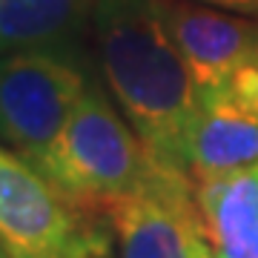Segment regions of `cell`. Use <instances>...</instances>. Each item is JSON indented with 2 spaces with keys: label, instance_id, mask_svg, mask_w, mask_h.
<instances>
[{
  "label": "cell",
  "instance_id": "6da1fadb",
  "mask_svg": "<svg viewBox=\"0 0 258 258\" xmlns=\"http://www.w3.org/2000/svg\"><path fill=\"white\" fill-rule=\"evenodd\" d=\"M92 32L106 92L161 164L189 172L201 89L158 0H95Z\"/></svg>",
  "mask_w": 258,
  "mask_h": 258
},
{
  "label": "cell",
  "instance_id": "7a4b0ae2",
  "mask_svg": "<svg viewBox=\"0 0 258 258\" xmlns=\"http://www.w3.org/2000/svg\"><path fill=\"white\" fill-rule=\"evenodd\" d=\"M155 164L112 95L92 83L35 169L75 210H106L138 189Z\"/></svg>",
  "mask_w": 258,
  "mask_h": 258
},
{
  "label": "cell",
  "instance_id": "3957f363",
  "mask_svg": "<svg viewBox=\"0 0 258 258\" xmlns=\"http://www.w3.org/2000/svg\"><path fill=\"white\" fill-rule=\"evenodd\" d=\"M92 81L63 49H29L0 57V141L37 166L63 132Z\"/></svg>",
  "mask_w": 258,
  "mask_h": 258
},
{
  "label": "cell",
  "instance_id": "277c9868",
  "mask_svg": "<svg viewBox=\"0 0 258 258\" xmlns=\"http://www.w3.org/2000/svg\"><path fill=\"white\" fill-rule=\"evenodd\" d=\"M103 215L118 258H195L204 241L189 172L161 161L138 189L112 201Z\"/></svg>",
  "mask_w": 258,
  "mask_h": 258
},
{
  "label": "cell",
  "instance_id": "5b68a950",
  "mask_svg": "<svg viewBox=\"0 0 258 258\" xmlns=\"http://www.w3.org/2000/svg\"><path fill=\"white\" fill-rule=\"evenodd\" d=\"M78 212L18 152H0V244L12 258H69L81 238Z\"/></svg>",
  "mask_w": 258,
  "mask_h": 258
},
{
  "label": "cell",
  "instance_id": "8992f818",
  "mask_svg": "<svg viewBox=\"0 0 258 258\" xmlns=\"http://www.w3.org/2000/svg\"><path fill=\"white\" fill-rule=\"evenodd\" d=\"M258 164V63L201 89L189 135L195 178Z\"/></svg>",
  "mask_w": 258,
  "mask_h": 258
},
{
  "label": "cell",
  "instance_id": "52a82bcc",
  "mask_svg": "<svg viewBox=\"0 0 258 258\" xmlns=\"http://www.w3.org/2000/svg\"><path fill=\"white\" fill-rule=\"evenodd\" d=\"M158 9L184 52L198 89L258 63V18L195 0H158Z\"/></svg>",
  "mask_w": 258,
  "mask_h": 258
},
{
  "label": "cell",
  "instance_id": "ba28073f",
  "mask_svg": "<svg viewBox=\"0 0 258 258\" xmlns=\"http://www.w3.org/2000/svg\"><path fill=\"white\" fill-rule=\"evenodd\" d=\"M195 201L212 255L258 258V164L201 175Z\"/></svg>",
  "mask_w": 258,
  "mask_h": 258
},
{
  "label": "cell",
  "instance_id": "9c48e42d",
  "mask_svg": "<svg viewBox=\"0 0 258 258\" xmlns=\"http://www.w3.org/2000/svg\"><path fill=\"white\" fill-rule=\"evenodd\" d=\"M95 0H0V57L29 49H63L86 20Z\"/></svg>",
  "mask_w": 258,
  "mask_h": 258
},
{
  "label": "cell",
  "instance_id": "30bf717a",
  "mask_svg": "<svg viewBox=\"0 0 258 258\" xmlns=\"http://www.w3.org/2000/svg\"><path fill=\"white\" fill-rule=\"evenodd\" d=\"M69 258H118L115 247H112L109 232L98 227V224H86L78 238V247L72 249Z\"/></svg>",
  "mask_w": 258,
  "mask_h": 258
},
{
  "label": "cell",
  "instance_id": "8fae6325",
  "mask_svg": "<svg viewBox=\"0 0 258 258\" xmlns=\"http://www.w3.org/2000/svg\"><path fill=\"white\" fill-rule=\"evenodd\" d=\"M195 3L215 6V9H224V12H235V15L258 18V0H195Z\"/></svg>",
  "mask_w": 258,
  "mask_h": 258
},
{
  "label": "cell",
  "instance_id": "7c38bea8",
  "mask_svg": "<svg viewBox=\"0 0 258 258\" xmlns=\"http://www.w3.org/2000/svg\"><path fill=\"white\" fill-rule=\"evenodd\" d=\"M195 258H215V255H212V249H210V244H207V241H201V247H198Z\"/></svg>",
  "mask_w": 258,
  "mask_h": 258
},
{
  "label": "cell",
  "instance_id": "4fadbf2b",
  "mask_svg": "<svg viewBox=\"0 0 258 258\" xmlns=\"http://www.w3.org/2000/svg\"><path fill=\"white\" fill-rule=\"evenodd\" d=\"M0 258H12V252L6 247H3V244H0Z\"/></svg>",
  "mask_w": 258,
  "mask_h": 258
},
{
  "label": "cell",
  "instance_id": "5bb4252c",
  "mask_svg": "<svg viewBox=\"0 0 258 258\" xmlns=\"http://www.w3.org/2000/svg\"><path fill=\"white\" fill-rule=\"evenodd\" d=\"M0 152H3V149H0Z\"/></svg>",
  "mask_w": 258,
  "mask_h": 258
}]
</instances>
